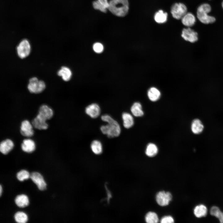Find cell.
Returning <instances> with one entry per match:
<instances>
[{
	"mask_svg": "<svg viewBox=\"0 0 223 223\" xmlns=\"http://www.w3.org/2000/svg\"><path fill=\"white\" fill-rule=\"evenodd\" d=\"M167 16V13L160 10L155 13L154 15V19L157 23H163L166 21Z\"/></svg>",
	"mask_w": 223,
	"mask_h": 223,
	"instance_id": "22",
	"label": "cell"
},
{
	"mask_svg": "<svg viewBox=\"0 0 223 223\" xmlns=\"http://www.w3.org/2000/svg\"><path fill=\"white\" fill-rule=\"evenodd\" d=\"M87 114L92 118H96L99 115L100 109L97 104L92 103L87 106L85 109Z\"/></svg>",
	"mask_w": 223,
	"mask_h": 223,
	"instance_id": "12",
	"label": "cell"
},
{
	"mask_svg": "<svg viewBox=\"0 0 223 223\" xmlns=\"http://www.w3.org/2000/svg\"><path fill=\"white\" fill-rule=\"evenodd\" d=\"M181 19L183 24L188 27L193 26L195 24L196 21L194 15L189 12H187Z\"/></svg>",
	"mask_w": 223,
	"mask_h": 223,
	"instance_id": "16",
	"label": "cell"
},
{
	"mask_svg": "<svg viewBox=\"0 0 223 223\" xmlns=\"http://www.w3.org/2000/svg\"><path fill=\"white\" fill-rule=\"evenodd\" d=\"M58 76L61 77L65 81H69L71 78L72 72L70 69L68 67L63 66L59 70L57 73Z\"/></svg>",
	"mask_w": 223,
	"mask_h": 223,
	"instance_id": "17",
	"label": "cell"
},
{
	"mask_svg": "<svg viewBox=\"0 0 223 223\" xmlns=\"http://www.w3.org/2000/svg\"><path fill=\"white\" fill-rule=\"evenodd\" d=\"M93 48L94 51L97 53H102L104 50L103 45L100 42H96L94 43Z\"/></svg>",
	"mask_w": 223,
	"mask_h": 223,
	"instance_id": "32",
	"label": "cell"
},
{
	"mask_svg": "<svg viewBox=\"0 0 223 223\" xmlns=\"http://www.w3.org/2000/svg\"><path fill=\"white\" fill-rule=\"evenodd\" d=\"M30 50V45L27 39L22 40L16 47L17 55L21 59L27 57L29 55Z\"/></svg>",
	"mask_w": 223,
	"mask_h": 223,
	"instance_id": "5",
	"label": "cell"
},
{
	"mask_svg": "<svg viewBox=\"0 0 223 223\" xmlns=\"http://www.w3.org/2000/svg\"><path fill=\"white\" fill-rule=\"evenodd\" d=\"M113 14L119 17L126 15L129 9L128 0H111L108 8Z\"/></svg>",
	"mask_w": 223,
	"mask_h": 223,
	"instance_id": "2",
	"label": "cell"
},
{
	"mask_svg": "<svg viewBox=\"0 0 223 223\" xmlns=\"http://www.w3.org/2000/svg\"><path fill=\"white\" fill-rule=\"evenodd\" d=\"M33 126L28 120H25L22 122L20 126V133L23 136L29 137L34 134Z\"/></svg>",
	"mask_w": 223,
	"mask_h": 223,
	"instance_id": "10",
	"label": "cell"
},
{
	"mask_svg": "<svg viewBox=\"0 0 223 223\" xmlns=\"http://www.w3.org/2000/svg\"><path fill=\"white\" fill-rule=\"evenodd\" d=\"M17 179L20 181L28 179L30 177L29 172L25 170H22L18 172L16 175Z\"/></svg>",
	"mask_w": 223,
	"mask_h": 223,
	"instance_id": "30",
	"label": "cell"
},
{
	"mask_svg": "<svg viewBox=\"0 0 223 223\" xmlns=\"http://www.w3.org/2000/svg\"><path fill=\"white\" fill-rule=\"evenodd\" d=\"M207 213V209L205 206L200 205L196 206L194 209V213L198 218L205 216Z\"/></svg>",
	"mask_w": 223,
	"mask_h": 223,
	"instance_id": "23",
	"label": "cell"
},
{
	"mask_svg": "<svg viewBox=\"0 0 223 223\" xmlns=\"http://www.w3.org/2000/svg\"><path fill=\"white\" fill-rule=\"evenodd\" d=\"M14 146L13 141L10 139H7L1 142L0 151L3 154H7L12 149Z\"/></svg>",
	"mask_w": 223,
	"mask_h": 223,
	"instance_id": "15",
	"label": "cell"
},
{
	"mask_svg": "<svg viewBox=\"0 0 223 223\" xmlns=\"http://www.w3.org/2000/svg\"><path fill=\"white\" fill-rule=\"evenodd\" d=\"M222 8H223V2H222Z\"/></svg>",
	"mask_w": 223,
	"mask_h": 223,
	"instance_id": "36",
	"label": "cell"
},
{
	"mask_svg": "<svg viewBox=\"0 0 223 223\" xmlns=\"http://www.w3.org/2000/svg\"><path fill=\"white\" fill-rule=\"evenodd\" d=\"M210 214L218 218L220 222L223 223V213L222 212L219 208L216 206H213L211 209Z\"/></svg>",
	"mask_w": 223,
	"mask_h": 223,
	"instance_id": "28",
	"label": "cell"
},
{
	"mask_svg": "<svg viewBox=\"0 0 223 223\" xmlns=\"http://www.w3.org/2000/svg\"><path fill=\"white\" fill-rule=\"evenodd\" d=\"M131 111L133 115L137 117L142 116L144 114L141 104L138 102L135 103L133 105Z\"/></svg>",
	"mask_w": 223,
	"mask_h": 223,
	"instance_id": "24",
	"label": "cell"
},
{
	"mask_svg": "<svg viewBox=\"0 0 223 223\" xmlns=\"http://www.w3.org/2000/svg\"><path fill=\"white\" fill-rule=\"evenodd\" d=\"M53 114V111L51 108L47 105H43L40 107L38 115L46 120L51 119Z\"/></svg>",
	"mask_w": 223,
	"mask_h": 223,
	"instance_id": "11",
	"label": "cell"
},
{
	"mask_svg": "<svg viewBox=\"0 0 223 223\" xmlns=\"http://www.w3.org/2000/svg\"><path fill=\"white\" fill-rule=\"evenodd\" d=\"M187 13V7L182 3H176L171 8V13L173 17L177 20L181 19Z\"/></svg>",
	"mask_w": 223,
	"mask_h": 223,
	"instance_id": "6",
	"label": "cell"
},
{
	"mask_svg": "<svg viewBox=\"0 0 223 223\" xmlns=\"http://www.w3.org/2000/svg\"><path fill=\"white\" fill-rule=\"evenodd\" d=\"M156 201L158 204L161 206L168 205L172 199L171 194L168 192L160 191L156 196Z\"/></svg>",
	"mask_w": 223,
	"mask_h": 223,
	"instance_id": "7",
	"label": "cell"
},
{
	"mask_svg": "<svg viewBox=\"0 0 223 223\" xmlns=\"http://www.w3.org/2000/svg\"><path fill=\"white\" fill-rule=\"evenodd\" d=\"M2 190V188L1 185L0 186V196H1V195Z\"/></svg>",
	"mask_w": 223,
	"mask_h": 223,
	"instance_id": "35",
	"label": "cell"
},
{
	"mask_svg": "<svg viewBox=\"0 0 223 223\" xmlns=\"http://www.w3.org/2000/svg\"><path fill=\"white\" fill-rule=\"evenodd\" d=\"M181 36L185 40L191 42H194L198 39L197 33L190 28H184Z\"/></svg>",
	"mask_w": 223,
	"mask_h": 223,
	"instance_id": "9",
	"label": "cell"
},
{
	"mask_svg": "<svg viewBox=\"0 0 223 223\" xmlns=\"http://www.w3.org/2000/svg\"><path fill=\"white\" fill-rule=\"evenodd\" d=\"M35 144L34 141L30 139H24L21 144V147L24 152L30 153L35 149Z\"/></svg>",
	"mask_w": 223,
	"mask_h": 223,
	"instance_id": "14",
	"label": "cell"
},
{
	"mask_svg": "<svg viewBox=\"0 0 223 223\" xmlns=\"http://www.w3.org/2000/svg\"><path fill=\"white\" fill-rule=\"evenodd\" d=\"M14 218L15 221L18 223H25L28 220L26 214L22 212H18L16 213Z\"/></svg>",
	"mask_w": 223,
	"mask_h": 223,
	"instance_id": "27",
	"label": "cell"
},
{
	"mask_svg": "<svg viewBox=\"0 0 223 223\" xmlns=\"http://www.w3.org/2000/svg\"><path fill=\"white\" fill-rule=\"evenodd\" d=\"M123 125L126 128L128 129L133 126L134 120L132 116L130 114L124 112L122 115Z\"/></svg>",
	"mask_w": 223,
	"mask_h": 223,
	"instance_id": "19",
	"label": "cell"
},
{
	"mask_svg": "<svg viewBox=\"0 0 223 223\" xmlns=\"http://www.w3.org/2000/svg\"><path fill=\"white\" fill-rule=\"evenodd\" d=\"M91 148L92 151L95 154L98 155L102 152V146L101 142L98 140L93 141L91 144Z\"/></svg>",
	"mask_w": 223,
	"mask_h": 223,
	"instance_id": "25",
	"label": "cell"
},
{
	"mask_svg": "<svg viewBox=\"0 0 223 223\" xmlns=\"http://www.w3.org/2000/svg\"><path fill=\"white\" fill-rule=\"evenodd\" d=\"M30 178L37 185L39 190H43L46 189V183L40 173L37 172H33L30 174Z\"/></svg>",
	"mask_w": 223,
	"mask_h": 223,
	"instance_id": "8",
	"label": "cell"
},
{
	"mask_svg": "<svg viewBox=\"0 0 223 223\" xmlns=\"http://www.w3.org/2000/svg\"><path fill=\"white\" fill-rule=\"evenodd\" d=\"M191 128L194 133L199 134L203 131V126L200 120L195 119L192 122Z\"/></svg>",
	"mask_w": 223,
	"mask_h": 223,
	"instance_id": "21",
	"label": "cell"
},
{
	"mask_svg": "<svg viewBox=\"0 0 223 223\" xmlns=\"http://www.w3.org/2000/svg\"><path fill=\"white\" fill-rule=\"evenodd\" d=\"M174 222V219L170 216H164L161 219L160 221V222L162 223H172Z\"/></svg>",
	"mask_w": 223,
	"mask_h": 223,
	"instance_id": "33",
	"label": "cell"
},
{
	"mask_svg": "<svg viewBox=\"0 0 223 223\" xmlns=\"http://www.w3.org/2000/svg\"><path fill=\"white\" fill-rule=\"evenodd\" d=\"M15 202L18 207L24 208L28 205L29 201L27 195L22 194L16 197L15 199Z\"/></svg>",
	"mask_w": 223,
	"mask_h": 223,
	"instance_id": "18",
	"label": "cell"
},
{
	"mask_svg": "<svg viewBox=\"0 0 223 223\" xmlns=\"http://www.w3.org/2000/svg\"><path fill=\"white\" fill-rule=\"evenodd\" d=\"M46 88V85L42 80H39L36 77H33L29 80L27 88L31 93L38 94L42 92Z\"/></svg>",
	"mask_w": 223,
	"mask_h": 223,
	"instance_id": "4",
	"label": "cell"
},
{
	"mask_svg": "<svg viewBox=\"0 0 223 223\" xmlns=\"http://www.w3.org/2000/svg\"><path fill=\"white\" fill-rule=\"evenodd\" d=\"M93 6L95 9L98 10L103 12H106L107 11V8L97 0L93 2Z\"/></svg>",
	"mask_w": 223,
	"mask_h": 223,
	"instance_id": "31",
	"label": "cell"
},
{
	"mask_svg": "<svg viewBox=\"0 0 223 223\" xmlns=\"http://www.w3.org/2000/svg\"><path fill=\"white\" fill-rule=\"evenodd\" d=\"M211 9L210 5L207 3L203 4L198 7L197 16L201 22L204 24H209L213 23L215 21V18L214 17L208 14Z\"/></svg>",
	"mask_w": 223,
	"mask_h": 223,
	"instance_id": "3",
	"label": "cell"
},
{
	"mask_svg": "<svg viewBox=\"0 0 223 223\" xmlns=\"http://www.w3.org/2000/svg\"><path fill=\"white\" fill-rule=\"evenodd\" d=\"M158 151V148L156 146L152 143L149 144L147 146L146 154L149 157H153L155 156Z\"/></svg>",
	"mask_w": 223,
	"mask_h": 223,
	"instance_id": "26",
	"label": "cell"
},
{
	"mask_svg": "<svg viewBox=\"0 0 223 223\" xmlns=\"http://www.w3.org/2000/svg\"><path fill=\"white\" fill-rule=\"evenodd\" d=\"M101 119L107 123L106 125H103L100 127L102 133L106 134L109 138H113L119 135L121 132L120 126L118 123L111 116L108 115L102 116Z\"/></svg>",
	"mask_w": 223,
	"mask_h": 223,
	"instance_id": "1",
	"label": "cell"
},
{
	"mask_svg": "<svg viewBox=\"0 0 223 223\" xmlns=\"http://www.w3.org/2000/svg\"><path fill=\"white\" fill-rule=\"evenodd\" d=\"M32 124L34 128L39 130H45L48 127L46 120L38 115L33 120Z\"/></svg>",
	"mask_w": 223,
	"mask_h": 223,
	"instance_id": "13",
	"label": "cell"
},
{
	"mask_svg": "<svg viewBox=\"0 0 223 223\" xmlns=\"http://www.w3.org/2000/svg\"><path fill=\"white\" fill-rule=\"evenodd\" d=\"M100 2L102 5L105 6L107 9L108 8L109 2L107 1V0H97Z\"/></svg>",
	"mask_w": 223,
	"mask_h": 223,
	"instance_id": "34",
	"label": "cell"
},
{
	"mask_svg": "<svg viewBox=\"0 0 223 223\" xmlns=\"http://www.w3.org/2000/svg\"><path fill=\"white\" fill-rule=\"evenodd\" d=\"M146 222L148 223H157L159 219L157 214L153 212H149L147 213L145 217Z\"/></svg>",
	"mask_w": 223,
	"mask_h": 223,
	"instance_id": "29",
	"label": "cell"
},
{
	"mask_svg": "<svg viewBox=\"0 0 223 223\" xmlns=\"http://www.w3.org/2000/svg\"><path fill=\"white\" fill-rule=\"evenodd\" d=\"M147 95L149 99L152 101H157L160 98L161 94L160 91L154 87L151 88L148 91Z\"/></svg>",
	"mask_w": 223,
	"mask_h": 223,
	"instance_id": "20",
	"label": "cell"
}]
</instances>
